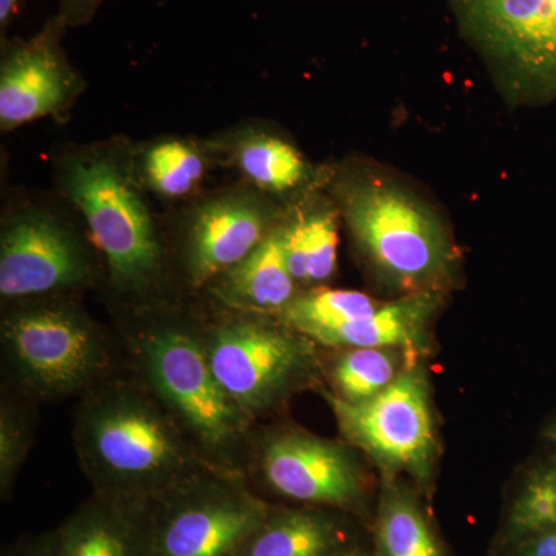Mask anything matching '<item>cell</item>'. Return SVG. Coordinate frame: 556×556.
Instances as JSON below:
<instances>
[{
    "label": "cell",
    "instance_id": "6da1fadb",
    "mask_svg": "<svg viewBox=\"0 0 556 556\" xmlns=\"http://www.w3.org/2000/svg\"><path fill=\"white\" fill-rule=\"evenodd\" d=\"M72 437L102 495L156 500L215 468L129 364L78 399Z\"/></svg>",
    "mask_w": 556,
    "mask_h": 556
},
{
    "label": "cell",
    "instance_id": "7a4b0ae2",
    "mask_svg": "<svg viewBox=\"0 0 556 556\" xmlns=\"http://www.w3.org/2000/svg\"><path fill=\"white\" fill-rule=\"evenodd\" d=\"M127 364L175 417L201 456L243 478L254 420L219 386L193 313L174 303L126 311L116 320Z\"/></svg>",
    "mask_w": 556,
    "mask_h": 556
},
{
    "label": "cell",
    "instance_id": "3957f363",
    "mask_svg": "<svg viewBox=\"0 0 556 556\" xmlns=\"http://www.w3.org/2000/svg\"><path fill=\"white\" fill-rule=\"evenodd\" d=\"M339 200L357 257L391 299L459 287L463 257L452 230L415 189L364 169L340 181Z\"/></svg>",
    "mask_w": 556,
    "mask_h": 556
},
{
    "label": "cell",
    "instance_id": "277c9868",
    "mask_svg": "<svg viewBox=\"0 0 556 556\" xmlns=\"http://www.w3.org/2000/svg\"><path fill=\"white\" fill-rule=\"evenodd\" d=\"M2 386L38 404L83 397L127 364L116 329L98 324L75 298L3 306Z\"/></svg>",
    "mask_w": 556,
    "mask_h": 556
},
{
    "label": "cell",
    "instance_id": "5b68a950",
    "mask_svg": "<svg viewBox=\"0 0 556 556\" xmlns=\"http://www.w3.org/2000/svg\"><path fill=\"white\" fill-rule=\"evenodd\" d=\"M212 305L211 316L193 314L201 342L219 386L249 419H280L300 394L324 390L316 342L280 317Z\"/></svg>",
    "mask_w": 556,
    "mask_h": 556
},
{
    "label": "cell",
    "instance_id": "8992f818",
    "mask_svg": "<svg viewBox=\"0 0 556 556\" xmlns=\"http://www.w3.org/2000/svg\"><path fill=\"white\" fill-rule=\"evenodd\" d=\"M244 482L269 503L336 508L371 527L379 477L342 438H321L288 416L258 422L249 437Z\"/></svg>",
    "mask_w": 556,
    "mask_h": 556
},
{
    "label": "cell",
    "instance_id": "52a82bcc",
    "mask_svg": "<svg viewBox=\"0 0 556 556\" xmlns=\"http://www.w3.org/2000/svg\"><path fill=\"white\" fill-rule=\"evenodd\" d=\"M65 188L83 212L123 313L172 303L167 252L148 208L109 159L70 161Z\"/></svg>",
    "mask_w": 556,
    "mask_h": 556
},
{
    "label": "cell",
    "instance_id": "ba28073f",
    "mask_svg": "<svg viewBox=\"0 0 556 556\" xmlns=\"http://www.w3.org/2000/svg\"><path fill=\"white\" fill-rule=\"evenodd\" d=\"M430 358H416L393 386L364 404L350 405L320 390L340 438L362 453L379 478L409 479L433 503L442 444Z\"/></svg>",
    "mask_w": 556,
    "mask_h": 556
},
{
    "label": "cell",
    "instance_id": "9c48e42d",
    "mask_svg": "<svg viewBox=\"0 0 556 556\" xmlns=\"http://www.w3.org/2000/svg\"><path fill=\"white\" fill-rule=\"evenodd\" d=\"M511 104L556 101V0H450Z\"/></svg>",
    "mask_w": 556,
    "mask_h": 556
},
{
    "label": "cell",
    "instance_id": "30bf717a",
    "mask_svg": "<svg viewBox=\"0 0 556 556\" xmlns=\"http://www.w3.org/2000/svg\"><path fill=\"white\" fill-rule=\"evenodd\" d=\"M269 501L229 471H204L152 501L153 556H239Z\"/></svg>",
    "mask_w": 556,
    "mask_h": 556
},
{
    "label": "cell",
    "instance_id": "8fae6325",
    "mask_svg": "<svg viewBox=\"0 0 556 556\" xmlns=\"http://www.w3.org/2000/svg\"><path fill=\"white\" fill-rule=\"evenodd\" d=\"M100 270L79 236L43 212L11 219L0 237L3 306L73 298L97 283Z\"/></svg>",
    "mask_w": 556,
    "mask_h": 556
},
{
    "label": "cell",
    "instance_id": "7c38bea8",
    "mask_svg": "<svg viewBox=\"0 0 556 556\" xmlns=\"http://www.w3.org/2000/svg\"><path fill=\"white\" fill-rule=\"evenodd\" d=\"M265 204L249 195H226L193 215L175 257V274L189 291H204L212 280L247 258L276 228Z\"/></svg>",
    "mask_w": 556,
    "mask_h": 556
},
{
    "label": "cell",
    "instance_id": "4fadbf2b",
    "mask_svg": "<svg viewBox=\"0 0 556 556\" xmlns=\"http://www.w3.org/2000/svg\"><path fill=\"white\" fill-rule=\"evenodd\" d=\"M65 22L58 17L42 35L9 51L0 75L3 129L30 123L60 110L75 90V76L60 51Z\"/></svg>",
    "mask_w": 556,
    "mask_h": 556
},
{
    "label": "cell",
    "instance_id": "5bb4252c",
    "mask_svg": "<svg viewBox=\"0 0 556 556\" xmlns=\"http://www.w3.org/2000/svg\"><path fill=\"white\" fill-rule=\"evenodd\" d=\"M367 544L368 527L345 511L270 503L239 556H345Z\"/></svg>",
    "mask_w": 556,
    "mask_h": 556
},
{
    "label": "cell",
    "instance_id": "9a60e30c",
    "mask_svg": "<svg viewBox=\"0 0 556 556\" xmlns=\"http://www.w3.org/2000/svg\"><path fill=\"white\" fill-rule=\"evenodd\" d=\"M152 501L91 492L58 526L62 556H153Z\"/></svg>",
    "mask_w": 556,
    "mask_h": 556
},
{
    "label": "cell",
    "instance_id": "2e32d148",
    "mask_svg": "<svg viewBox=\"0 0 556 556\" xmlns=\"http://www.w3.org/2000/svg\"><path fill=\"white\" fill-rule=\"evenodd\" d=\"M212 303L244 313L278 316L300 294L288 268L285 225L278 222L247 258L207 285Z\"/></svg>",
    "mask_w": 556,
    "mask_h": 556
},
{
    "label": "cell",
    "instance_id": "e0dca14e",
    "mask_svg": "<svg viewBox=\"0 0 556 556\" xmlns=\"http://www.w3.org/2000/svg\"><path fill=\"white\" fill-rule=\"evenodd\" d=\"M450 295H402L383 300L371 316L358 318L318 339L321 348L391 346L431 358L438 350L434 327Z\"/></svg>",
    "mask_w": 556,
    "mask_h": 556
},
{
    "label": "cell",
    "instance_id": "ac0fdd59",
    "mask_svg": "<svg viewBox=\"0 0 556 556\" xmlns=\"http://www.w3.org/2000/svg\"><path fill=\"white\" fill-rule=\"evenodd\" d=\"M430 504L409 479L379 478L378 503L369 527L372 555L452 556Z\"/></svg>",
    "mask_w": 556,
    "mask_h": 556
},
{
    "label": "cell",
    "instance_id": "d6986e66",
    "mask_svg": "<svg viewBox=\"0 0 556 556\" xmlns=\"http://www.w3.org/2000/svg\"><path fill=\"white\" fill-rule=\"evenodd\" d=\"M556 527V455L538 457L518 471L508 489L490 556H510Z\"/></svg>",
    "mask_w": 556,
    "mask_h": 556
},
{
    "label": "cell",
    "instance_id": "ffe728a7",
    "mask_svg": "<svg viewBox=\"0 0 556 556\" xmlns=\"http://www.w3.org/2000/svg\"><path fill=\"white\" fill-rule=\"evenodd\" d=\"M320 356L325 390L350 405L379 396L413 361L428 358L391 346H320Z\"/></svg>",
    "mask_w": 556,
    "mask_h": 556
},
{
    "label": "cell",
    "instance_id": "44dd1931",
    "mask_svg": "<svg viewBox=\"0 0 556 556\" xmlns=\"http://www.w3.org/2000/svg\"><path fill=\"white\" fill-rule=\"evenodd\" d=\"M283 225L288 268L300 291L327 287L338 269V212L317 204L283 219Z\"/></svg>",
    "mask_w": 556,
    "mask_h": 556
},
{
    "label": "cell",
    "instance_id": "7402d4cb",
    "mask_svg": "<svg viewBox=\"0 0 556 556\" xmlns=\"http://www.w3.org/2000/svg\"><path fill=\"white\" fill-rule=\"evenodd\" d=\"M382 303L367 292L318 287L300 291L277 317L317 343L332 329L371 316Z\"/></svg>",
    "mask_w": 556,
    "mask_h": 556
},
{
    "label": "cell",
    "instance_id": "603a6c76",
    "mask_svg": "<svg viewBox=\"0 0 556 556\" xmlns=\"http://www.w3.org/2000/svg\"><path fill=\"white\" fill-rule=\"evenodd\" d=\"M38 402L0 387V500L9 503L27 463L39 424Z\"/></svg>",
    "mask_w": 556,
    "mask_h": 556
},
{
    "label": "cell",
    "instance_id": "cb8c5ba5",
    "mask_svg": "<svg viewBox=\"0 0 556 556\" xmlns=\"http://www.w3.org/2000/svg\"><path fill=\"white\" fill-rule=\"evenodd\" d=\"M237 161L252 182L270 192H288L308 177V166L302 153L281 138L249 139L240 149Z\"/></svg>",
    "mask_w": 556,
    "mask_h": 556
},
{
    "label": "cell",
    "instance_id": "d4e9b609",
    "mask_svg": "<svg viewBox=\"0 0 556 556\" xmlns=\"http://www.w3.org/2000/svg\"><path fill=\"white\" fill-rule=\"evenodd\" d=\"M203 174L201 156L185 142H163L146 156L150 185L166 197H185L199 185Z\"/></svg>",
    "mask_w": 556,
    "mask_h": 556
},
{
    "label": "cell",
    "instance_id": "484cf974",
    "mask_svg": "<svg viewBox=\"0 0 556 556\" xmlns=\"http://www.w3.org/2000/svg\"><path fill=\"white\" fill-rule=\"evenodd\" d=\"M2 556H62L60 530L54 527L35 535L17 538L3 547Z\"/></svg>",
    "mask_w": 556,
    "mask_h": 556
},
{
    "label": "cell",
    "instance_id": "4316f807",
    "mask_svg": "<svg viewBox=\"0 0 556 556\" xmlns=\"http://www.w3.org/2000/svg\"><path fill=\"white\" fill-rule=\"evenodd\" d=\"M102 0H61V20L65 25L84 24L93 16Z\"/></svg>",
    "mask_w": 556,
    "mask_h": 556
},
{
    "label": "cell",
    "instance_id": "83f0119b",
    "mask_svg": "<svg viewBox=\"0 0 556 556\" xmlns=\"http://www.w3.org/2000/svg\"><path fill=\"white\" fill-rule=\"evenodd\" d=\"M510 556H556V527L522 544Z\"/></svg>",
    "mask_w": 556,
    "mask_h": 556
},
{
    "label": "cell",
    "instance_id": "f1b7e54d",
    "mask_svg": "<svg viewBox=\"0 0 556 556\" xmlns=\"http://www.w3.org/2000/svg\"><path fill=\"white\" fill-rule=\"evenodd\" d=\"M25 0H0V28L5 33L7 28L20 16Z\"/></svg>",
    "mask_w": 556,
    "mask_h": 556
},
{
    "label": "cell",
    "instance_id": "f546056e",
    "mask_svg": "<svg viewBox=\"0 0 556 556\" xmlns=\"http://www.w3.org/2000/svg\"><path fill=\"white\" fill-rule=\"evenodd\" d=\"M544 438H546L548 445H551V452L556 455V420L548 424L546 430H544Z\"/></svg>",
    "mask_w": 556,
    "mask_h": 556
},
{
    "label": "cell",
    "instance_id": "4dcf8cb0",
    "mask_svg": "<svg viewBox=\"0 0 556 556\" xmlns=\"http://www.w3.org/2000/svg\"><path fill=\"white\" fill-rule=\"evenodd\" d=\"M345 556H375L372 555L371 546L367 544V546L356 548V551L350 552Z\"/></svg>",
    "mask_w": 556,
    "mask_h": 556
}]
</instances>
